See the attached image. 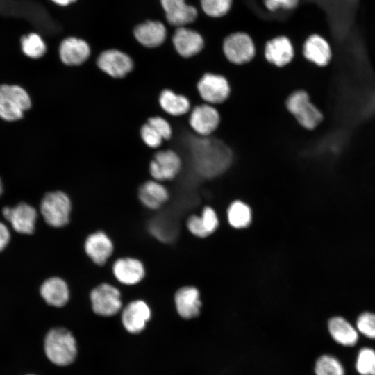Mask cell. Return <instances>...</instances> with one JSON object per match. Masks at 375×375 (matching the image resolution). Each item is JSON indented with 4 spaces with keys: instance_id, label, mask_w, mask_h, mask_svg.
<instances>
[{
    "instance_id": "obj_1",
    "label": "cell",
    "mask_w": 375,
    "mask_h": 375,
    "mask_svg": "<svg viewBox=\"0 0 375 375\" xmlns=\"http://www.w3.org/2000/svg\"><path fill=\"white\" fill-rule=\"evenodd\" d=\"M192 153L197 172L206 178L221 174L231 163L230 148L224 142L210 136L197 135L192 143Z\"/></svg>"
},
{
    "instance_id": "obj_2",
    "label": "cell",
    "mask_w": 375,
    "mask_h": 375,
    "mask_svg": "<svg viewBox=\"0 0 375 375\" xmlns=\"http://www.w3.org/2000/svg\"><path fill=\"white\" fill-rule=\"evenodd\" d=\"M286 108L299 125L306 131H314L325 120L322 110L311 99L309 93L299 89L292 92L287 98Z\"/></svg>"
},
{
    "instance_id": "obj_3",
    "label": "cell",
    "mask_w": 375,
    "mask_h": 375,
    "mask_svg": "<svg viewBox=\"0 0 375 375\" xmlns=\"http://www.w3.org/2000/svg\"><path fill=\"white\" fill-rule=\"evenodd\" d=\"M44 351L54 364L62 366L69 365L74 361L76 355L75 339L66 329H52L45 338Z\"/></svg>"
},
{
    "instance_id": "obj_4",
    "label": "cell",
    "mask_w": 375,
    "mask_h": 375,
    "mask_svg": "<svg viewBox=\"0 0 375 375\" xmlns=\"http://www.w3.org/2000/svg\"><path fill=\"white\" fill-rule=\"evenodd\" d=\"M31 106V99L22 87L14 84L0 85V118L6 122L22 119Z\"/></svg>"
},
{
    "instance_id": "obj_5",
    "label": "cell",
    "mask_w": 375,
    "mask_h": 375,
    "mask_svg": "<svg viewBox=\"0 0 375 375\" xmlns=\"http://www.w3.org/2000/svg\"><path fill=\"white\" fill-rule=\"evenodd\" d=\"M71 209L69 197L61 191L47 193L40 204V212L44 221L56 228L62 227L69 223Z\"/></svg>"
},
{
    "instance_id": "obj_6",
    "label": "cell",
    "mask_w": 375,
    "mask_h": 375,
    "mask_svg": "<svg viewBox=\"0 0 375 375\" xmlns=\"http://www.w3.org/2000/svg\"><path fill=\"white\" fill-rule=\"evenodd\" d=\"M222 49L226 59L238 65L249 62L256 54L253 40L247 33L243 32L228 35L223 42Z\"/></svg>"
},
{
    "instance_id": "obj_7",
    "label": "cell",
    "mask_w": 375,
    "mask_h": 375,
    "mask_svg": "<svg viewBox=\"0 0 375 375\" xmlns=\"http://www.w3.org/2000/svg\"><path fill=\"white\" fill-rule=\"evenodd\" d=\"M197 88L206 103L212 106L224 103L231 94V86L226 78L212 72L202 75L197 82Z\"/></svg>"
},
{
    "instance_id": "obj_8",
    "label": "cell",
    "mask_w": 375,
    "mask_h": 375,
    "mask_svg": "<svg viewBox=\"0 0 375 375\" xmlns=\"http://www.w3.org/2000/svg\"><path fill=\"white\" fill-rule=\"evenodd\" d=\"M302 53L308 62L321 69L329 67L334 56L333 47L329 41L317 33L311 34L305 40Z\"/></svg>"
},
{
    "instance_id": "obj_9",
    "label": "cell",
    "mask_w": 375,
    "mask_h": 375,
    "mask_svg": "<svg viewBox=\"0 0 375 375\" xmlns=\"http://www.w3.org/2000/svg\"><path fill=\"white\" fill-rule=\"evenodd\" d=\"M94 312L102 316L114 315L122 308L119 290L108 283H102L94 288L90 293Z\"/></svg>"
},
{
    "instance_id": "obj_10",
    "label": "cell",
    "mask_w": 375,
    "mask_h": 375,
    "mask_svg": "<svg viewBox=\"0 0 375 375\" xmlns=\"http://www.w3.org/2000/svg\"><path fill=\"white\" fill-rule=\"evenodd\" d=\"M220 115L218 110L208 103L195 106L190 115L189 124L198 136H210L218 128Z\"/></svg>"
},
{
    "instance_id": "obj_11",
    "label": "cell",
    "mask_w": 375,
    "mask_h": 375,
    "mask_svg": "<svg viewBox=\"0 0 375 375\" xmlns=\"http://www.w3.org/2000/svg\"><path fill=\"white\" fill-rule=\"evenodd\" d=\"M181 167V160L174 151H160L155 154L150 163L149 171L151 176L157 181H168L174 178Z\"/></svg>"
},
{
    "instance_id": "obj_12",
    "label": "cell",
    "mask_w": 375,
    "mask_h": 375,
    "mask_svg": "<svg viewBox=\"0 0 375 375\" xmlns=\"http://www.w3.org/2000/svg\"><path fill=\"white\" fill-rule=\"evenodd\" d=\"M2 212L15 231L22 234H31L34 231L37 212L31 206L20 203L13 208H3Z\"/></svg>"
},
{
    "instance_id": "obj_13",
    "label": "cell",
    "mask_w": 375,
    "mask_h": 375,
    "mask_svg": "<svg viewBox=\"0 0 375 375\" xmlns=\"http://www.w3.org/2000/svg\"><path fill=\"white\" fill-rule=\"evenodd\" d=\"M97 65L108 75L122 78L132 70L133 62L125 53L117 49H108L99 55Z\"/></svg>"
},
{
    "instance_id": "obj_14",
    "label": "cell",
    "mask_w": 375,
    "mask_h": 375,
    "mask_svg": "<svg viewBox=\"0 0 375 375\" xmlns=\"http://www.w3.org/2000/svg\"><path fill=\"white\" fill-rule=\"evenodd\" d=\"M172 43L176 52L185 58L197 55L204 47L202 36L194 30L186 27L176 28L172 37Z\"/></svg>"
},
{
    "instance_id": "obj_15",
    "label": "cell",
    "mask_w": 375,
    "mask_h": 375,
    "mask_svg": "<svg viewBox=\"0 0 375 375\" xmlns=\"http://www.w3.org/2000/svg\"><path fill=\"white\" fill-rule=\"evenodd\" d=\"M264 53L268 62L277 67H283L293 60L294 49L288 37L278 36L267 41Z\"/></svg>"
},
{
    "instance_id": "obj_16",
    "label": "cell",
    "mask_w": 375,
    "mask_h": 375,
    "mask_svg": "<svg viewBox=\"0 0 375 375\" xmlns=\"http://www.w3.org/2000/svg\"><path fill=\"white\" fill-rule=\"evenodd\" d=\"M150 317V308L142 300L134 301L128 303L122 314V321L124 328L132 333H137L142 331Z\"/></svg>"
},
{
    "instance_id": "obj_17",
    "label": "cell",
    "mask_w": 375,
    "mask_h": 375,
    "mask_svg": "<svg viewBox=\"0 0 375 375\" xmlns=\"http://www.w3.org/2000/svg\"><path fill=\"white\" fill-rule=\"evenodd\" d=\"M113 244L103 231H97L85 240L84 249L89 258L97 265L106 263L113 252Z\"/></svg>"
},
{
    "instance_id": "obj_18",
    "label": "cell",
    "mask_w": 375,
    "mask_h": 375,
    "mask_svg": "<svg viewBox=\"0 0 375 375\" xmlns=\"http://www.w3.org/2000/svg\"><path fill=\"white\" fill-rule=\"evenodd\" d=\"M90 48L88 42L81 38L69 37L63 40L59 47L62 62L67 65H78L90 56Z\"/></svg>"
},
{
    "instance_id": "obj_19",
    "label": "cell",
    "mask_w": 375,
    "mask_h": 375,
    "mask_svg": "<svg viewBox=\"0 0 375 375\" xmlns=\"http://www.w3.org/2000/svg\"><path fill=\"white\" fill-rule=\"evenodd\" d=\"M115 278L120 283L131 285L141 281L145 276V269L141 261L133 258H121L112 266Z\"/></svg>"
},
{
    "instance_id": "obj_20",
    "label": "cell",
    "mask_w": 375,
    "mask_h": 375,
    "mask_svg": "<svg viewBox=\"0 0 375 375\" xmlns=\"http://www.w3.org/2000/svg\"><path fill=\"white\" fill-rule=\"evenodd\" d=\"M176 310L185 319L197 317L201 306L199 290L192 286H185L178 289L174 296Z\"/></svg>"
},
{
    "instance_id": "obj_21",
    "label": "cell",
    "mask_w": 375,
    "mask_h": 375,
    "mask_svg": "<svg viewBox=\"0 0 375 375\" xmlns=\"http://www.w3.org/2000/svg\"><path fill=\"white\" fill-rule=\"evenodd\" d=\"M135 39L142 45L154 48L161 45L167 37L165 25L159 21H147L135 26L133 31Z\"/></svg>"
},
{
    "instance_id": "obj_22",
    "label": "cell",
    "mask_w": 375,
    "mask_h": 375,
    "mask_svg": "<svg viewBox=\"0 0 375 375\" xmlns=\"http://www.w3.org/2000/svg\"><path fill=\"white\" fill-rule=\"evenodd\" d=\"M40 294L49 305L61 307L69 299V290L66 282L59 277L47 279L40 287Z\"/></svg>"
},
{
    "instance_id": "obj_23",
    "label": "cell",
    "mask_w": 375,
    "mask_h": 375,
    "mask_svg": "<svg viewBox=\"0 0 375 375\" xmlns=\"http://www.w3.org/2000/svg\"><path fill=\"white\" fill-rule=\"evenodd\" d=\"M138 197L150 209L160 208L169 198L167 190L157 181L145 182L139 189Z\"/></svg>"
},
{
    "instance_id": "obj_24",
    "label": "cell",
    "mask_w": 375,
    "mask_h": 375,
    "mask_svg": "<svg viewBox=\"0 0 375 375\" xmlns=\"http://www.w3.org/2000/svg\"><path fill=\"white\" fill-rule=\"evenodd\" d=\"M328 326L331 335L338 343L344 346H353L356 344L358 332L345 319L341 317H333L329 320Z\"/></svg>"
},
{
    "instance_id": "obj_25",
    "label": "cell",
    "mask_w": 375,
    "mask_h": 375,
    "mask_svg": "<svg viewBox=\"0 0 375 375\" xmlns=\"http://www.w3.org/2000/svg\"><path fill=\"white\" fill-rule=\"evenodd\" d=\"M159 103L163 110L173 116L185 115L190 110V102L185 96L169 89L161 92Z\"/></svg>"
},
{
    "instance_id": "obj_26",
    "label": "cell",
    "mask_w": 375,
    "mask_h": 375,
    "mask_svg": "<svg viewBox=\"0 0 375 375\" xmlns=\"http://www.w3.org/2000/svg\"><path fill=\"white\" fill-rule=\"evenodd\" d=\"M228 221L235 228L247 227L252 219L251 208L248 205L240 201L233 202L228 208Z\"/></svg>"
},
{
    "instance_id": "obj_27",
    "label": "cell",
    "mask_w": 375,
    "mask_h": 375,
    "mask_svg": "<svg viewBox=\"0 0 375 375\" xmlns=\"http://www.w3.org/2000/svg\"><path fill=\"white\" fill-rule=\"evenodd\" d=\"M22 53L27 57L38 59L42 57L47 51V45L42 38L37 33L25 34L20 38Z\"/></svg>"
},
{
    "instance_id": "obj_28",
    "label": "cell",
    "mask_w": 375,
    "mask_h": 375,
    "mask_svg": "<svg viewBox=\"0 0 375 375\" xmlns=\"http://www.w3.org/2000/svg\"><path fill=\"white\" fill-rule=\"evenodd\" d=\"M315 371L316 375H344L340 362L330 355H324L318 358Z\"/></svg>"
},
{
    "instance_id": "obj_29",
    "label": "cell",
    "mask_w": 375,
    "mask_h": 375,
    "mask_svg": "<svg viewBox=\"0 0 375 375\" xmlns=\"http://www.w3.org/2000/svg\"><path fill=\"white\" fill-rule=\"evenodd\" d=\"M356 368L361 375H375V351L369 347L361 349L358 354Z\"/></svg>"
},
{
    "instance_id": "obj_30",
    "label": "cell",
    "mask_w": 375,
    "mask_h": 375,
    "mask_svg": "<svg viewBox=\"0 0 375 375\" xmlns=\"http://www.w3.org/2000/svg\"><path fill=\"white\" fill-rule=\"evenodd\" d=\"M232 0H201L203 12L211 17H221L230 10Z\"/></svg>"
},
{
    "instance_id": "obj_31",
    "label": "cell",
    "mask_w": 375,
    "mask_h": 375,
    "mask_svg": "<svg viewBox=\"0 0 375 375\" xmlns=\"http://www.w3.org/2000/svg\"><path fill=\"white\" fill-rule=\"evenodd\" d=\"M358 330L365 336L375 339V313L364 312L356 322Z\"/></svg>"
},
{
    "instance_id": "obj_32",
    "label": "cell",
    "mask_w": 375,
    "mask_h": 375,
    "mask_svg": "<svg viewBox=\"0 0 375 375\" xmlns=\"http://www.w3.org/2000/svg\"><path fill=\"white\" fill-rule=\"evenodd\" d=\"M140 133L144 142L151 148L158 147L163 140L160 134L148 123L142 126Z\"/></svg>"
},
{
    "instance_id": "obj_33",
    "label": "cell",
    "mask_w": 375,
    "mask_h": 375,
    "mask_svg": "<svg viewBox=\"0 0 375 375\" xmlns=\"http://www.w3.org/2000/svg\"><path fill=\"white\" fill-rule=\"evenodd\" d=\"M201 220L203 226L208 235L212 234L218 227L219 220L215 211L210 207L204 208Z\"/></svg>"
},
{
    "instance_id": "obj_34",
    "label": "cell",
    "mask_w": 375,
    "mask_h": 375,
    "mask_svg": "<svg viewBox=\"0 0 375 375\" xmlns=\"http://www.w3.org/2000/svg\"><path fill=\"white\" fill-rule=\"evenodd\" d=\"M147 123L151 125L162 138L163 140L170 138L172 130L169 123L160 117H153L148 119Z\"/></svg>"
},
{
    "instance_id": "obj_35",
    "label": "cell",
    "mask_w": 375,
    "mask_h": 375,
    "mask_svg": "<svg viewBox=\"0 0 375 375\" xmlns=\"http://www.w3.org/2000/svg\"><path fill=\"white\" fill-rule=\"evenodd\" d=\"M160 3L167 17L180 13L188 6L185 0H160Z\"/></svg>"
},
{
    "instance_id": "obj_36",
    "label": "cell",
    "mask_w": 375,
    "mask_h": 375,
    "mask_svg": "<svg viewBox=\"0 0 375 375\" xmlns=\"http://www.w3.org/2000/svg\"><path fill=\"white\" fill-rule=\"evenodd\" d=\"M299 0H264L265 7L274 12L279 9L292 10L297 7Z\"/></svg>"
},
{
    "instance_id": "obj_37",
    "label": "cell",
    "mask_w": 375,
    "mask_h": 375,
    "mask_svg": "<svg viewBox=\"0 0 375 375\" xmlns=\"http://www.w3.org/2000/svg\"><path fill=\"white\" fill-rule=\"evenodd\" d=\"M187 226L188 230L195 236L205 238L208 236L201 223L199 216H191L188 222Z\"/></svg>"
},
{
    "instance_id": "obj_38",
    "label": "cell",
    "mask_w": 375,
    "mask_h": 375,
    "mask_svg": "<svg viewBox=\"0 0 375 375\" xmlns=\"http://www.w3.org/2000/svg\"><path fill=\"white\" fill-rule=\"evenodd\" d=\"M10 240V233L8 228L0 222V251H1L8 244Z\"/></svg>"
},
{
    "instance_id": "obj_39",
    "label": "cell",
    "mask_w": 375,
    "mask_h": 375,
    "mask_svg": "<svg viewBox=\"0 0 375 375\" xmlns=\"http://www.w3.org/2000/svg\"><path fill=\"white\" fill-rule=\"evenodd\" d=\"M55 4L60 6H67L72 3H74L76 0H51Z\"/></svg>"
},
{
    "instance_id": "obj_40",
    "label": "cell",
    "mask_w": 375,
    "mask_h": 375,
    "mask_svg": "<svg viewBox=\"0 0 375 375\" xmlns=\"http://www.w3.org/2000/svg\"><path fill=\"white\" fill-rule=\"evenodd\" d=\"M2 193H3V184L0 178V196L2 194Z\"/></svg>"
}]
</instances>
